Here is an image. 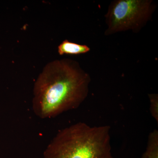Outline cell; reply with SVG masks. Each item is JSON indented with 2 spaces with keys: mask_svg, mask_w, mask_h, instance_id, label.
Segmentation results:
<instances>
[{
  "mask_svg": "<svg viewBox=\"0 0 158 158\" xmlns=\"http://www.w3.org/2000/svg\"><path fill=\"white\" fill-rule=\"evenodd\" d=\"M109 126L79 122L60 130L48 145L44 158H113Z\"/></svg>",
  "mask_w": 158,
  "mask_h": 158,
  "instance_id": "7a4b0ae2",
  "label": "cell"
},
{
  "mask_svg": "<svg viewBox=\"0 0 158 158\" xmlns=\"http://www.w3.org/2000/svg\"><path fill=\"white\" fill-rule=\"evenodd\" d=\"M58 51L61 56L64 54L77 55L88 52H90V48L88 46L78 44L65 40L59 44Z\"/></svg>",
  "mask_w": 158,
  "mask_h": 158,
  "instance_id": "277c9868",
  "label": "cell"
},
{
  "mask_svg": "<svg viewBox=\"0 0 158 158\" xmlns=\"http://www.w3.org/2000/svg\"><path fill=\"white\" fill-rule=\"evenodd\" d=\"M89 75L76 61L63 59L47 64L35 82L33 110L40 118H51L79 107L88 96Z\"/></svg>",
  "mask_w": 158,
  "mask_h": 158,
  "instance_id": "6da1fadb",
  "label": "cell"
},
{
  "mask_svg": "<svg viewBox=\"0 0 158 158\" xmlns=\"http://www.w3.org/2000/svg\"><path fill=\"white\" fill-rule=\"evenodd\" d=\"M152 0H116L111 3L105 15L106 35L131 30L137 32L151 17L155 9Z\"/></svg>",
  "mask_w": 158,
  "mask_h": 158,
  "instance_id": "3957f363",
  "label": "cell"
},
{
  "mask_svg": "<svg viewBox=\"0 0 158 158\" xmlns=\"http://www.w3.org/2000/svg\"><path fill=\"white\" fill-rule=\"evenodd\" d=\"M141 158H158V131L155 129L150 133L146 150Z\"/></svg>",
  "mask_w": 158,
  "mask_h": 158,
  "instance_id": "5b68a950",
  "label": "cell"
},
{
  "mask_svg": "<svg viewBox=\"0 0 158 158\" xmlns=\"http://www.w3.org/2000/svg\"><path fill=\"white\" fill-rule=\"evenodd\" d=\"M150 101V112L152 116L158 123V96L156 94H148Z\"/></svg>",
  "mask_w": 158,
  "mask_h": 158,
  "instance_id": "8992f818",
  "label": "cell"
}]
</instances>
